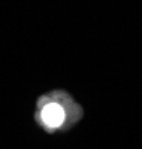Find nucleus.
<instances>
[{"label":"nucleus","instance_id":"1","mask_svg":"<svg viewBox=\"0 0 142 149\" xmlns=\"http://www.w3.org/2000/svg\"><path fill=\"white\" fill-rule=\"evenodd\" d=\"M79 116L81 109L64 91H54L41 97L37 102L36 122L48 133L58 131L64 127L69 128Z\"/></svg>","mask_w":142,"mask_h":149}]
</instances>
